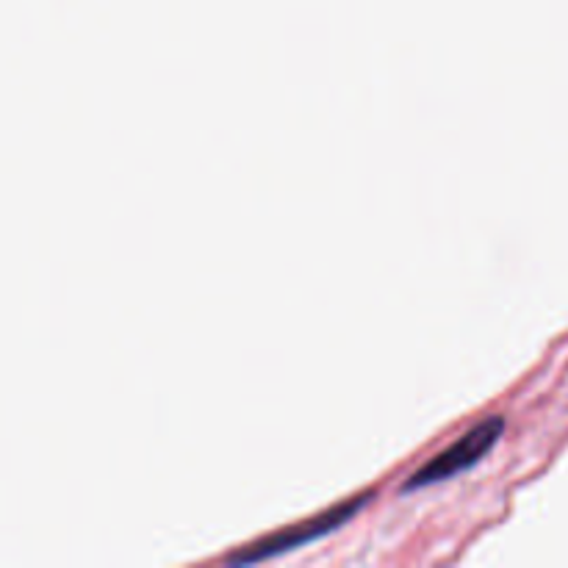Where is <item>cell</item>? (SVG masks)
Returning <instances> with one entry per match:
<instances>
[{"label": "cell", "mask_w": 568, "mask_h": 568, "mask_svg": "<svg viewBox=\"0 0 568 568\" xmlns=\"http://www.w3.org/2000/svg\"><path fill=\"white\" fill-rule=\"evenodd\" d=\"M505 433V416H488V419L477 422L471 430H466L458 442L449 444L447 449L433 455L427 464H422L408 480L403 483V491H419V488L438 486V483H447L453 477L464 475V471L475 469L488 453L499 444Z\"/></svg>", "instance_id": "2"}, {"label": "cell", "mask_w": 568, "mask_h": 568, "mask_svg": "<svg viewBox=\"0 0 568 568\" xmlns=\"http://www.w3.org/2000/svg\"><path fill=\"white\" fill-rule=\"evenodd\" d=\"M372 497H375L372 491L358 494V497H349V499H344V503L333 505V508H327L325 514L314 516V519L297 521V525L283 527V530L272 532V536H266V538H258V541L247 544V547H239L236 552L227 555L225 564L227 566L264 564V560L281 558V555L294 552V549L305 547V544L320 541V538L342 530V527L347 525L355 514H361V510L366 508V503H372Z\"/></svg>", "instance_id": "1"}]
</instances>
